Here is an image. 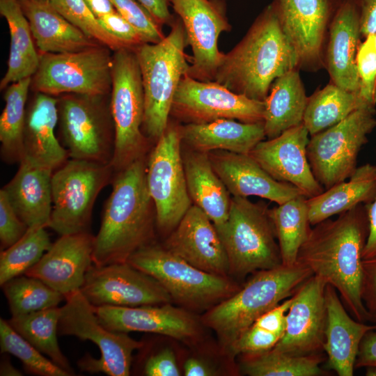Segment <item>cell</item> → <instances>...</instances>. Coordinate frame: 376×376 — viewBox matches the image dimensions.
I'll use <instances>...</instances> for the list:
<instances>
[{
  "mask_svg": "<svg viewBox=\"0 0 376 376\" xmlns=\"http://www.w3.org/2000/svg\"><path fill=\"white\" fill-rule=\"evenodd\" d=\"M361 37L356 0H339L328 29L324 65L331 82L350 91L360 89L357 54Z\"/></svg>",
  "mask_w": 376,
  "mask_h": 376,
  "instance_id": "obj_25",
  "label": "cell"
},
{
  "mask_svg": "<svg viewBox=\"0 0 376 376\" xmlns=\"http://www.w3.org/2000/svg\"><path fill=\"white\" fill-rule=\"evenodd\" d=\"M110 112L114 131L111 165L118 172L143 157L147 143L141 127L144 91L139 63L133 49L122 48L112 55Z\"/></svg>",
  "mask_w": 376,
  "mask_h": 376,
  "instance_id": "obj_8",
  "label": "cell"
},
{
  "mask_svg": "<svg viewBox=\"0 0 376 376\" xmlns=\"http://www.w3.org/2000/svg\"><path fill=\"white\" fill-rule=\"evenodd\" d=\"M31 77L10 84L4 94L5 107L0 117L1 155L8 163L19 162L24 155L25 109Z\"/></svg>",
  "mask_w": 376,
  "mask_h": 376,
  "instance_id": "obj_38",
  "label": "cell"
},
{
  "mask_svg": "<svg viewBox=\"0 0 376 376\" xmlns=\"http://www.w3.org/2000/svg\"><path fill=\"white\" fill-rule=\"evenodd\" d=\"M84 1L97 19L116 11L110 0H84Z\"/></svg>",
  "mask_w": 376,
  "mask_h": 376,
  "instance_id": "obj_57",
  "label": "cell"
},
{
  "mask_svg": "<svg viewBox=\"0 0 376 376\" xmlns=\"http://www.w3.org/2000/svg\"><path fill=\"white\" fill-rule=\"evenodd\" d=\"M116 10L132 25L147 43H157L165 35L152 15L136 0H110Z\"/></svg>",
  "mask_w": 376,
  "mask_h": 376,
  "instance_id": "obj_44",
  "label": "cell"
},
{
  "mask_svg": "<svg viewBox=\"0 0 376 376\" xmlns=\"http://www.w3.org/2000/svg\"><path fill=\"white\" fill-rule=\"evenodd\" d=\"M19 163L16 174L2 189L18 217L28 227L48 228L52 210L54 171L26 157Z\"/></svg>",
  "mask_w": 376,
  "mask_h": 376,
  "instance_id": "obj_28",
  "label": "cell"
},
{
  "mask_svg": "<svg viewBox=\"0 0 376 376\" xmlns=\"http://www.w3.org/2000/svg\"><path fill=\"white\" fill-rule=\"evenodd\" d=\"M95 309L100 322L113 331L148 332L182 341L194 340L200 331L191 313L171 303L136 307L102 306Z\"/></svg>",
  "mask_w": 376,
  "mask_h": 376,
  "instance_id": "obj_22",
  "label": "cell"
},
{
  "mask_svg": "<svg viewBox=\"0 0 376 376\" xmlns=\"http://www.w3.org/2000/svg\"><path fill=\"white\" fill-rule=\"evenodd\" d=\"M171 31L157 43H144L134 49L144 91V134L157 142L169 123L175 91L189 64L185 49L188 46L184 25L179 17Z\"/></svg>",
  "mask_w": 376,
  "mask_h": 376,
  "instance_id": "obj_5",
  "label": "cell"
},
{
  "mask_svg": "<svg viewBox=\"0 0 376 376\" xmlns=\"http://www.w3.org/2000/svg\"><path fill=\"white\" fill-rule=\"evenodd\" d=\"M152 203L143 157L117 172L100 230L95 236V265L125 263L134 253L150 244Z\"/></svg>",
  "mask_w": 376,
  "mask_h": 376,
  "instance_id": "obj_3",
  "label": "cell"
},
{
  "mask_svg": "<svg viewBox=\"0 0 376 376\" xmlns=\"http://www.w3.org/2000/svg\"><path fill=\"white\" fill-rule=\"evenodd\" d=\"M375 106L361 107L338 123L311 136L306 155L311 171L324 189L349 178L357 157L376 127Z\"/></svg>",
  "mask_w": 376,
  "mask_h": 376,
  "instance_id": "obj_11",
  "label": "cell"
},
{
  "mask_svg": "<svg viewBox=\"0 0 376 376\" xmlns=\"http://www.w3.org/2000/svg\"><path fill=\"white\" fill-rule=\"evenodd\" d=\"M32 1H49V0H32Z\"/></svg>",
  "mask_w": 376,
  "mask_h": 376,
  "instance_id": "obj_60",
  "label": "cell"
},
{
  "mask_svg": "<svg viewBox=\"0 0 376 376\" xmlns=\"http://www.w3.org/2000/svg\"><path fill=\"white\" fill-rule=\"evenodd\" d=\"M370 104L359 91H350L332 82L308 97L303 124L313 136L345 119Z\"/></svg>",
  "mask_w": 376,
  "mask_h": 376,
  "instance_id": "obj_35",
  "label": "cell"
},
{
  "mask_svg": "<svg viewBox=\"0 0 376 376\" xmlns=\"http://www.w3.org/2000/svg\"><path fill=\"white\" fill-rule=\"evenodd\" d=\"M357 68L361 96L370 104H376V46L374 34L365 38L357 54Z\"/></svg>",
  "mask_w": 376,
  "mask_h": 376,
  "instance_id": "obj_45",
  "label": "cell"
},
{
  "mask_svg": "<svg viewBox=\"0 0 376 376\" xmlns=\"http://www.w3.org/2000/svg\"><path fill=\"white\" fill-rule=\"evenodd\" d=\"M368 235L366 205H359L311 228L297 262L338 292L357 320L370 321L361 295L362 253Z\"/></svg>",
  "mask_w": 376,
  "mask_h": 376,
  "instance_id": "obj_1",
  "label": "cell"
},
{
  "mask_svg": "<svg viewBox=\"0 0 376 376\" xmlns=\"http://www.w3.org/2000/svg\"><path fill=\"white\" fill-rule=\"evenodd\" d=\"M0 347L19 359L26 370L40 376H70L68 371L44 357L39 350L20 336L7 320L0 318Z\"/></svg>",
  "mask_w": 376,
  "mask_h": 376,
  "instance_id": "obj_42",
  "label": "cell"
},
{
  "mask_svg": "<svg viewBox=\"0 0 376 376\" xmlns=\"http://www.w3.org/2000/svg\"><path fill=\"white\" fill-rule=\"evenodd\" d=\"M141 3L161 24L171 26L175 17L169 6L171 0H136Z\"/></svg>",
  "mask_w": 376,
  "mask_h": 376,
  "instance_id": "obj_55",
  "label": "cell"
},
{
  "mask_svg": "<svg viewBox=\"0 0 376 376\" xmlns=\"http://www.w3.org/2000/svg\"><path fill=\"white\" fill-rule=\"evenodd\" d=\"M127 262L156 279L173 301L189 310H208L241 288L228 276L202 271L152 244L136 251Z\"/></svg>",
  "mask_w": 376,
  "mask_h": 376,
  "instance_id": "obj_7",
  "label": "cell"
},
{
  "mask_svg": "<svg viewBox=\"0 0 376 376\" xmlns=\"http://www.w3.org/2000/svg\"><path fill=\"white\" fill-rule=\"evenodd\" d=\"M376 197V165L365 164L347 180L306 198L310 223L314 226Z\"/></svg>",
  "mask_w": 376,
  "mask_h": 376,
  "instance_id": "obj_32",
  "label": "cell"
},
{
  "mask_svg": "<svg viewBox=\"0 0 376 376\" xmlns=\"http://www.w3.org/2000/svg\"><path fill=\"white\" fill-rule=\"evenodd\" d=\"M308 100L299 69L290 70L276 78L263 101L265 136L276 137L302 124Z\"/></svg>",
  "mask_w": 376,
  "mask_h": 376,
  "instance_id": "obj_33",
  "label": "cell"
},
{
  "mask_svg": "<svg viewBox=\"0 0 376 376\" xmlns=\"http://www.w3.org/2000/svg\"><path fill=\"white\" fill-rule=\"evenodd\" d=\"M374 38H375V46H376V33L374 34Z\"/></svg>",
  "mask_w": 376,
  "mask_h": 376,
  "instance_id": "obj_61",
  "label": "cell"
},
{
  "mask_svg": "<svg viewBox=\"0 0 376 376\" xmlns=\"http://www.w3.org/2000/svg\"><path fill=\"white\" fill-rule=\"evenodd\" d=\"M366 368V375L367 376H376V366H369Z\"/></svg>",
  "mask_w": 376,
  "mask_h": 376,
  "instance_id": "obj_59",
  "label": "cell"
},
{
  "mask_svg": "<svg viewBox=\"0 0 376 376\" xmlns=\"http://www.w3.org/2000/svg\"><path fill=\"white\" fill-rule=\"evenodd\" d=\"M308 135L302 123L259 142L249 155L275 180L293 185L311 198L324 189L315 178L308 160Z\"/></svg>",
  "mask_w": 376,
  "mask_h": 376,
  "instance_id": "obj_20",
  "label": "cell"
},
{
  "mask_svg": "<svg viewBox=\"0 0 376 376\" xmlns=\"http://www.w3.org/2000/svg\"><path fill=\"white\" fill-rule=\"evenodd\" d=\"M361 37L376 33V0H356Z\"/></svg>",
  "mask_w": 376,
  "mask_h": 376,
  "instance_id": "obj_52",
  "label": "cell"
},
{
  "mask_svg": "<svg viewBox=\"0 0 376 376\" xmlns=\"http://www.w3.org/2000/svg\"><path fill=\"white\" fill-rule=\"evenodd\" d=\"M148 376H179L180 372L173 352L166 348L151 356L145 363Z\"/></svg>",
  "mask_w": 376,
  "mask_h": 376,
  "instance_id": "obj_50",
  "label": "cell"
},
{
  "mask_svg": "<svg viewBox=\"0 0 376 376\" xmlns=\"http://www.w3.org/2000/svg\"><path fill=\"white\" fill-rule=\"evenodd\" d=\"M1 286L12 315L56 307L65 299L40 279L25 274L11 279Z\"/></svg>",
  "mask_w": 376,
  "mask_h": 376,
  "instance_id": "obj_41",
  "label": "cell"
},
{
  "mask_svg": "<svg viewBox=\"0 0 376 376\" xmlns=\"http://www.w3.org/2000/svg\"><path fill=\"white\" fill-rule=\"evenodd\" d=\"M94 242L95 236L88 231L61 235L24 274L40 279L65 297L84 284L93 264Z\"/></svg>",
  "mask_w": 376,
  "mask_h": 376,
  "instance_id": "obj_23",
  "label": "cell"
},
{
  "mask_svg": "<svg viewBox=\"0 0 376 376\" xmlns=\"http://www.w3.org/2000/svg\"><path fill=\"white\" fill-rule=\"evenodd\" d=\"M226 249L229 274L249 273L282 265L275 230L265 206L232 196L226 221L215 227Z\"/></svg>",
  "mask_w": 376,
  "mask_h": 376,
  "instance_id": "obj_6",
  "label": "cell"
},
{
  "mask_svg": "<svg viewBox=\"0 0 376 376\" xmlns=\"http://www.w3.org/2000/svg\"><path fill=\"white\" fill-rule=\"evenodd\" d=\"M172 253L205 272L228 276V256L210 219L191 205L164 246Z\"/></svg>",
  "mask_w": 376,
  "mask_h": 376,
  "instance_id": "obj_21",
  "label": "cell"
},
{
  "mask_svg": "<svg viewBox=\"0 0 376 376\" xmlns=\"http://www.w3.org/2000/svg\"><path fill=\"white\" fill-rule=\"evenodd\" d=\"M46 227H29L25 234L14 244L1 251L0 285L24 274L36 265L52 246Z\"/></svg>",
  "mask_w": 376,
  "mask_h": 376,
  "instance_id": "obj_40",
  "label": "cell"
},
{
  "mask_svg": "<svg viewBox=\"0 0 376 376\" xmlns=\"http://www.w3.org/2000/svg\"><path fill=\"white\" fill-rule=\"evenodd\" d=\"M102 26L125 48L135 49L147 43L143 36L116 10L98 18Z\"/></svg>",
  "mask_w": 376,
  "mask_h": 376,
  "instance_id": "obj_48",
  "label": "cell"
},
{
  "mask_svg": "<svg viewBox=\"0 0 376 376\" xmlns=\"http://www.w3.org/2000/svg\"><path fill=\"white\" fill-rule=\"evenodd\" d=\"M180 125L169 122L146 164V180L158 227L173 230L191 205L181 152Z\"/></svg>",
  "mask_w": 376,
  "mask_h": 376,
  "instance_id": "obj_13",
  "label": "cell"
},
{
  "mask_svg": "<svg viewBox=\"0 0 376 376\" xmlns=\"http://www.w3.org/2000/svg\"><path fill=\"white\" fill-rule=\"evenodd\" d=\"M182 142L190 149L205 153L225 150L249 155L265 136L264 123L219 119L206 123L180 125Z\"/></svg>",
  "mask_w": 376,
  "mask_h": 376,
  "instance_id": "obj_29",
  "label": "cell"
},
{
  "mask_svg": "<svg viewBox=\"0 0 376 376\" xmlns=\"http://www.w3.org/2000/svg\"><path fill=\"white\" fill-rule=\"evenodd\" d=\"M312 275L308 267L297 262L289 267L282 265L256 272L235 294L207 310L203 323L230 349L258 318L292 296Z\"/></svg>",
  "mask_w": 376,
  "mask_h": 376,
  "instance_id": "obj_4",
  "label": "cell"
},
{
  "mask_svg": "<svg viewBox=\"0 0 376 376\" xmlns=\"http://www.w3.org/2000/svg\"><path fill=\"white\" fill-rule=\"evenodd\" d=\"M327 283L312 275L296 290L283 335L272 348L295 356L322 353L325 341Z\"/></svg>",
  "mask_w": 376,
  "mask_h": 376,
  "instance_id": "obj_19",
  "label": "cell"
},
{
  "mask_svg": "<svg viewBox=\"0 0 376 376\" xmlns=\"http://www.w3.org/2000/svg\"><path fill=\"white\" fill-rule=\"evenodd\" d=\"M208 156L232 196H255L280 205L304 196L293 185L275 180L249 155L214 150Z\"/></svg>",
  "mask_w": 376,
  "mask_h": 376,
  "instance_id": "obj_24",
  "label": "cell"
},
{
  "mask_svg": "<svg viewBox=\"0 0 376 376\" xmlns=\"http://www.w3.org/2000/svg\"><path fill=\"white\" fill-rule=\"evenodd\" d=\"M184 25L192 51L187 75L198 81H214L224 53L218 49L220 34L231 29L222 0H171Z\"/></svg>",
  "mask_w": 376,
  "mask_h": 376,
  "instance_id": "obj_17",
  "label": "cell"
},
{
  "mask_svg": "<svg viewBox=\"0 0 376 376\" xmlns=\"http://www.w3.org/2000/svg\"><path fill=\"white\" fill-rule=\"evenodd\" d=\"M184 375L186 376H209L212 375L213 372L199 359L189 358L184 364Z\"/></svg>",
  "mask_w": 376,
  "mask_h": 376,
  "instance_id": "obj_56",
  "label": "cell"
},
{
  "mask_svg": "<svg viewBox=\"0 0 376 376\" xmlns=\"http://www.w3.org/2000/svg\"><path fill=\"white\" fill-rule=\"evenodd\" d=\"M306 198L299 196L269 210L284 266L296 263L299 249L311 229Z\"/></svg>",
  "mask_w": 376,
  "mask_h": 376,
  "instance_id": "obj_36",
  "label": "cell"
},
{
  "mask_svg": "<svg viewBox=\"0 0 376 376\" xmlns=\"http://www.w3.org/2000/svg\"><path fill=\"white\" fill-rule=\"evenodd\" d=\"M182 156L187 190L193 205L201 209L215 227L221 226L228 219L231 197L214 171L208 153L190 149Z\"/></svg>",
  "mask_w": 376,
  "mask_h": 376,
  "instance_id": "obj_31",
  "label": "cell"
},
{
  "mask_svg": "<svg viewBox=\"0 0 376 376\" xmlns=\"http://www.w3.org/2000/svg\"><path fill=\"white\" fill-rule=\"evenodd\" d=\"M52 7L90 38L113 51L125 48L100 24L84 0H49Z\"/></svg>",
  "mask_w": 376,
  "mask_h": 376,
  "instance_id": "obj_43",
  "label": "cell"
},
{
  "mask_svg": "<svg viewBox=\"0 0 376 376\" xmlns=\"http://www.w3.org/2000/svg\"><path fill=\"white\" fill-rule=\"evenodd\" d=\"M376 366V331L370 330L363 336L360 343L355 368Z\"/></svg>",
  "mask_w": 376,
  "mask_h": 376,
  "instance_id": "obj_53",
  "label": "cell"
},
{
  "mask_svg": "<svg viewBox=\"0 0 376 376\" xmlns=\"http://www.w3.org/2000/svg\"><path fill=\"white\" fill-rule=\"evenodd\" d=\"M28 226L18 217L5 191L0 190V242L4 250L17 242L26 232Z\"/></svg>",
  "mask_w": 376,
  "mask_h": 376,
  "instance_id": "obj_47",
  "label": "cell"
},
{
  "mask_svg": "<svg viewBox=\"0 0 376 376\" xmlns=\"http://www.w3.org/2000/svg\"><path fill=\"white\" fill-rule=\"evenodd\" d=\"M99 45L69 53H42L31 86L49 95L104 96L111 90L112 56Z\"/></svg>",
  "mask_w": 376,
  "mask_h": 376,
  "instance_id": "obj_12",
  "label": "cell"
},
{
  "mask_svg": "<svg viewBox=\"0 0 376 376\" xmlns=\"http://www.w3.org/2000/svg\"><path fill=\"white\" fill-rule=\"evenodd\" d=\"M0 13L7 22L10 37L8 68L0 82L3 90L14 82L33 76L39 65L40 54L19 0H0Z\"/></svg>",
  "mask_w": 376,
  "mask_h": 376,
  "instance_id": "obj_34",
  "label": "cell"
},
{
  "mask_svg": "<svg viewBox=\"0 0 376 376\" xmlns=\"http://www.w3.org/2000/svg\"><path fill=\"white\" fill-rule=\"evenodd\" d=\"M361 295L371 322H376V258L362 260Z\"/></svg>",
  "mask_w": 376,
  "mask_h": 376,
  "instance_id": "obj_49",
  "label": "cell"
},
{
  "mask_svg": "<svg viewBox=\"0 0 376 376\" xmlns=\"http://www.w3.org/2000/svg\"><path fill=\"white\" fill-rule=\"evenodd\" d=\"M65 304L60 307L58 334L91 340L100 351V357L86 355L78 361L80 369L89 373H102L109 376H128L132 353L143 343L127 333L113 331L100 321L93 306L79 290L65 296Z\"/></svg>",
  "mask_w": 376,
  "mask_h": 376,
  "instance_id": "obj_9",
  "label": "cell"
},
{
  "mask_svg": "<svg viewBox=\"0 0 376 376\" xmlns=\"http://www.w3.org/2000/svg\"><path fill=\"white\" fill-rule=\"evenodd\" d=\"M292 301L291 296L262 315L253 324L282 336L285 329L286 314Z\"/></svg>",
  "mask_w": 376,
  "mask_h": 376,
  "instance_id": "obj_51",
  "label": "cell"
},
{
  "mask_svg": "<svg viewBox=\"0 0 376 376\" xmlns=\"http://www.w3.org/2000/svg\"><path fill=\"white\" fill-rule=\"evenodd\" d=\"M113 171L110 164L71 158L54 171L48 228L60 235L88 231L94 203Z\"/></svg>",
  "mask_w": 376,
  "mask_h": 376,
  "instance_id": "obj_10",
  "label": "cell"
},
{
  "mask_svg": "<svg viewBox=\"0 0 376 376\" xmlns=\"http://www.w3.org/2000/svg\"><path fill=\"white\" fill-rule=\"evenodd\" d=\"M60 307L12 315L7 320L13 329L54 363L72 375L74 372L62 353L57 339Z\"/></svg>",
  "mask_w": 376,
  "mask_h": 376,
  "instance_id": "obj_37",
  "label": "cell"
},
{
  "mask_svg": "<svg viewBox=\"0 0 376 376\" xmlns=\"http://www.w3.org/2000/svg\"><path fill=\"white\" fill-rule=\"evenodd\" d=\"M368 217V235L364 246L363 260L376 258V197L366 205Z\"/></svg>",
  "mask_w": 376,
  "mask_h": 376,
  "instance_id": "obj_54",
  "label": "cell"
},
{
  "mask_svg": "<svg viewBox=\"0 0 376 376\" xmlns=\"http://www.w3.org/2000/svg\"><path fill=\"white\" fill-rule=\"evenodd\" d=\"M282 336L252 324L230 347L234 354L251 355L272 350Z\"/></svg>",
  "mask_w": 376,
  "mask_h": 376,
  "instance_id": "obj_46",
  "label": "cell"
},
{
  "mask_svg": "<svg viewBox=\"0 0 376 376\" xmlns=\"http://www.w3.org/2000/svg\"><path fill=\"white\" fill-rule=\"evenodd\" d=\"M242 368L250 376H323L329 375L321 367L325 361L322 353L295 356L273 349L244 355Z\"/></svg>",
  "mask_w": 376,
  "mask_h": 376,
  "instance_id": "obj_39",
  "label": "cell"
},
{
  "mask_svg": "<svg viewBox=\"0 0 376 376\" xmlns=\"http://www.w3.org/2000/svg\"><path fill=\"white\" fill-rule=\"evenodd\" d=\"M265 104L235 93L215 81H198L185 75L175 91L170 116L185 123L219 119L263 122Z\"/></svg>",
  "mask_w": 376,
  "mask_h": 376,
  "instance_id": "obj_15",
  "label": "cell"
},
{
  "mask_svg": "<svg viewBox=\"0 0 376 376\" xmlns=\"http://www.w3.org/2000/svg\"><path fill=\"white\" fill-rule=\"evenodd\" d=\"M325 303L326 367L339 376H352L361 340L368 331L376 330V324H368L351 317L336 290L329 284L325 287Z\"/></svg>",
  "mask_w": 376,
  "mask_h": 376,
  "instance_id": "obj_26",
  "label": "cell"
},
{
  "mask_svg": "<svg viewBox=\"0 0 376 376\" xmlns=\"http://www.w3.org/2000/svg\"><path fill=\"white\" fill-rule=\"evenodd\" d=\"M19 1L41 54L75 52L101 45L68 22L49 1Z\"/></svg>",
  "mask_w": 376,
  "mask_h": 376,
  "instance_id": "obj_30",
  "label": "cell"
},
{
  "mask_svg": "<svg viewBox=\"0 0 376 376\" xmlns=\"http://www.w3.org/2000/svg\"><path fill=\"white\" fill-rule=\"evenodd\" d=\"M1 376H19L22 375V373L15 368L8 359H3L0 366Z\"/></svg>",
  "mask_w": 376,
  "mask_h": 376,
  "instance_id": "obj_58",
  "label": "cell"
},
{
  "mask_svg": "<svg viewBox=\"0 0 376 376\" xmlns=\"http://www.w3.org/2000/svg\"><path fill=\"white\" fill-rule=\"evenodd\" d=\"M339 0H274L282 29L298 57L299 69L325 68L328 29Z\"/></svg>",
  "mask_w": 376,
  "mask_h": 376,
  "instance_id": "obj_18",
  "label": "cell"
},
{
  "mask_svg": "<svg viewBox=\"0 0 376 376\" xmlns=\"http://www.w3.org/2000/svg\"><path fill=\"white\" fill-rule=\"evenodd\" d=\"M294 69H299L297 55L271 3L244 38L224 54L214 81L235 93L263 102L273 81Z\"/></svg>",
  "mask_w": 376,
  "mask_h": 376,
  "instance_id": "obj_2",
  "label": "cell"
},
{
  "mask_svg": "<svg viewBox=\"0 0 376 376\" xmlns=\"http://www.w3.org/2000/svg\"><path fill=\"white\" fill-rule=\"evenodd\" d=\"M58 102L52 95L37 93L26 111L23 137V157L54 171L69 157L55 135Z\"/></svg>",
  "mask_w": 376,
  "mask_h": 376,
  "instance_id": "obj_27",
  "label": "cell"
},
{
  "mask_svg": "<svg viewBox=\"0 0 376 376\" xmlns=\"http://www.w3.org/2000/svg\"><path fill=\"white\" fill-rule=\"evenodd\" d=\"M80 291L95 307H136L173 301L156 279L127 262L104 266L93 264Z\"/></svg>",
  "mask_w": 376,
  "mask_h": 376,
  "instance_id": "obj_16",
  "label": "cell"
},
{
  "mask_svg": "<svg viewBox=\"0 0 376 376\" xmlns=\"http://www.w3.org/2000/svg\"><path fill=\"white\" fill-rule=\"evenodd\" d=\"M102 97L69 94L58 100L63 141L71 159L111 164L114 134Z\"/></svg>",
  "mask_w": 376,
  "mask_h": 376,
  "instance_id": "obj_14",
  "label": "cell"
}]
</instances>
